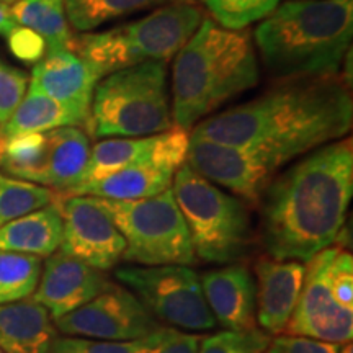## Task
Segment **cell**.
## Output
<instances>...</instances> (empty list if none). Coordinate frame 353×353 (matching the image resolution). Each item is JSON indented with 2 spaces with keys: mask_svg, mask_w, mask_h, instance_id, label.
<instances>
[{
  "mask_svg": "<svg viewBox=\"0 0 353 353\" xmlns=\"http://www.w3.org/2000/svg\"><path fill=\"white\" fill-rule=\"evenodd\" d=\"M353 196L352 141L311 151L276 175L259 203L260 241L268 257L306 262L334 245Z\"/></svg>",
  "mask_w": 353,
  "mask_h": 353,
  "instance_id": "6da1fadb",
  "label": "cell"
},
{
  "mask_svg": "<svg viewBox=\"0 0 353 353\" xmlns=\"http://www.w3.org/2000/svg\"><path fill=\"white\" fill-rule=\"evenodd\" d=\"M353 103L342 83L314 81L273 88L216 117L193 138L259 149L281 165L343 138L352 130Z\"/></svg>",
  "mask_w": 353,
  "mask_h": 353,
  "instance_id": "7a4b0ae2",
  "label": "cell"
},
{
  "mask_svg": "<svg viewBox=\"0 0 353 353\" xmlns=\"http://www.w3.org/2000/svg\"><path fill=\"white\" fill-rule=\"evenodd\" d=\"M353 0H290L255 30L265 65L280 77H329L350 52Z\"/></svg>",
  "mask_w": 353,
  "mask_h": 353,
  "instance_id": "3957f363",
  "label": "cell"
},
{
  "mask_svg": "<svg viewBox=\"0 0 353 353\" xmlns=\"http://www.w3.org/2000/svg\"><path fill=\"white\" fill-rule=\"evenodd\" d=\"M257 82L259 64L250 33L203 20L175 56L172 117L176 128L188 130Z\"/></svg>",
  "mask_w": 353,
  "mask_h": 353,
  "instance_id": "277c9868",
  "label": "cell"
},
{
  "mask_svg": "<svg viewBox=\"0 0 353 353\" xmlns=\"http://www.w3.org/2000/svg\"><path fill=\"white\" fill-rule=\"evenodd\" d=\"M203 21L195 3L175 0L132 23L74 38L70 51L100 79L143 63H167L187 44Z\"/></svg>",
  "mask_w": 353,
  "mask_h": 353,
  "instance_id": "5b68a950",
  "label": "cell"
},
{
  "mask_svg": "<svg viewBox=\"0 0 353 353\" xmlns=\"http://www.w3.org/2000/svg\"><path fill=\"white\" fill-rule=\"evenodd\" d=\"M170 128L165 63L131 65L97 83L87 128L95 138H143Z\"/></svg>",
  "mask_w": 353,
  "mask_h": 353,
  "instance_id": "8992f818",
  "label": "cell"
},
{
  "mask_svg": "<svg viewBox=\"0 0 353 353\" xmlns=\"http://www.w3.org/2000/svg\"><path fill=\"white\" fill-rule=\"evenodd\" d=\"M170 188L196 257L205 262L231 263L247 252L252 231L242 200L223 192L188 164L175 170Z\"/></svg>",
  "mask_w": 353,
  "mask_h": 353,
  "instance_id": "52a82bcc",
  "label": "cell"
},
{
  "mask_svg": "<svg viewBox=\"0 0 353 353\" xmlns=\"http://www.w3.org/2000/svg\"><path fill=\"white\" fill-rule=\"evenodd\" d=\"M95 200L126 242L121 260L141 267H188L196 262L188 228L172 188L143 200Z\"/></svg>",
  "mask_w": 353,
  "mask_h": 353,
  "instance_id": "ba28073f",
  "label": "cell"
},
{
  "mask_svg": "<svg viewBox=\"0 0 353 353\" xmlns=\"http://www.w3.org/2000/svg\"><path fill=\"white\" fill-rule=\"evenodd\" d=\"M117 278L156 317L179 330H210L216 325L200 276L183 265L123 267Z\"/></svg>",
  "mask_w": 353,
  "mask_h": 353,
  "instance_id": "9c48e42d",
  "label": "cell"
},
{
  "mask_svg": "<svg viewBox=\"0 0 353 353\" xmlns=\"http://www.w3.org/2000/svg\"><path fill=\"white\" fill-rule=\"evenodd\" d=\"M54 322L56 329L69 337L108 342L139 341L162 329L132 291L117 285Z\"/></svg>",
  "mask_w": 353,
  "mask_h": 353,
  "instance_id": "30bf717a",
  "label": "cell"
},
{
  "mask_svg": "<svg viewBox=\"0 0 353 353\" xmlns=\"http://www.w3.org/2000/svg\"><path fill=\"white\" fill-rule=\"evenodd\" d=\"M337 245L322 249L304 265L301 294L283 334L339 343L352 342L353 311L343 307L330 283L329 267Z\"/></svg>",
  "mask_w": 353,
  "mask_h": 353,
  "instance_id": "8fae6325",
  "label": "cell"
},
{
  "mask_svg": "<svg viewBox=\"0 0 353 353\" xmlns=\"http://www.w3.org/2000/svg\"><path fill=\"white\" fill-rule=\"evenodd\" d=\"M206 180L228 188L234 195L259 203L281 169L280 162L259 149L237 148L190 136L187 161Z\"/></svg>",
  "mask_w": 353,
  "mask_h": 353,
  "instance_id": "7c38bea8",
  "label": "cell"
},
{
  "mask_svg": "<svg viewBox=\"0 0 353 353\" xmlns=\"http://www.w3.org/2000/svg\"><path fill=\"white\" fill-rule=\"evenodd\" d=\"M56 203L63 216L61 252L101 272L120 262L126 242L94 196L64 195Z\"/></svg>",
  "mask_w": 353,
  "mask_h": 353,
  "instance_id": "4fadbf2b",
  "label": "cell"
},
{
  "mask_svg": "<svg viewBox=\"0 0 353 353\" xmlns=\"http://www.w3.org/2000/svg\"><path fill=\"white\" fill-rule=\"evenodd\" d=\"M188 145L190 134L182 128H170L164 132L143 138H110L100 141L90 149L85 170L74 188L97 182L103 176L130 167H159L175 174V170L187 161Z\"/></svg>",
  "mask_w": 353,
  "mask_h": 353,
  "instance_id": "5bb4252c",
  "label": "cell"
},
{
  "mask_svg": "<svg viewBox=\"0 0 353 353\" xmlns=\"http://www.w3.org/2000/svg\"><path fill=\"white\" fill-rule=\"evenodd\" d=\"M112 285L105 272L56 250L44 262L32 299L41 304L56 321L92 301Z\"/></svg>",
  "mask_w": 353,
  "mask_h": 353,
  "instance_id": "9a60e30c",
  "label": "cell"
},
{
  "mask_svg": "<svg viewBox=\"0 0 353 353\" xmlns=\"http://www.w3.org/2000/svg\"><path fill=\"white\" fill-rule=\"evenodd\" d=\"M99 81V74L76 52L48 51L34 64L30 83L76 113L88 128L90 105Z\"/></svg>",
  "mask_w": 353,
  "mask_h": 353,
  "instance_id": "2e32d148",
  "label": "cell"
},
{
  "mask_svg": "<svg viewBox=\"0 0 353 353\" xmlns=\"http://www.w3.org/2000/svg\"><path fill=\"white\" fill-rule=\"evenodd\" d=\"M211 314L226 330L249 332L257 329V291L249 268L242 263L210 270L200 278Z\"/></svg>",
  "mask_w": 353,
  "mask_h": 353,
  "instance_id": "e0dca14e",
  "label": "cell"
},
{
  "mask_svg": "<svg viewBox=\"0 0 353 353\" xmlns=\"http://www.w3.org/2000/svg\"><path fill=\"white\" fill-rule=\"evenodd\" d=\"M255 316L263 332L283 334L301 294L304 265L294 260L262 257L255 263Z\"/></svg>",
  "mask_w": 353,
  "mask_h": 353,
  "instance_id": "ac0fdd59",
  "label": "cell"
},
{
  "mask_svg": "<svg viewBox=\"0 0 353 353\" xmlns=\"http://www.w3.org/2000/svg\"><path fill=\"white\" fill-rule=\"evenodd\" d=\"M56 339L50 312L33 299L0 304V348L6 353H46Z\"/></svg>",
  "mask_w": 353,
  "mask_h": 353,
  "instance_id": "d6986e66",
  "label": "cell"
},
{
  "mask_svg": "<svg viewBox=\"0 0 353 353\" xmlns=\"http://www.w3.org/2000/svg\"><path fill=\"white\" fill-rule=\"evenodd\" d=\"M63 216L56 201L0 228V250L50 257L59 249Z\"/></svg>",
  "mask_w": 353,
  "mask_h": 353,
  "instance_id": "ffe728a7",
  "label": "cell"
},
{
  "mask_svg": "<svg viewBox=\"0 0 353 353\" xmlns=\"http://www.w3.org/2000/svg\"><path fill=\"white\" fill-rule=\"evenodd\" d=\"M174 172L159 167H130L110 174L97 182L70 190L65 195L95 196L107 200H143L172 187Z\"/></svg>",
  "mask_w": 353,
  "mask_h": 353,
  "instance_id": "44dd1931",
  "label": "cell"
},
{
  "mask_svg": "<svg viewBox=\"0 0 353 353\" xmlns=\"http://www.w3.org/2000/svg\"><path fill=\"white\" fill-rule=\"evenodd\" d=\"M50 159L48 183L61 193H68L81 180L90 157V139L76 126H64L46 132Z\"/></svg>",
  "mask_w": 353,
  "mask_h": 353,
  "instance_id": "7402d4cb",
  "label": "cell"
},
{
  "mask_svg": "<svg viewBox=\"0 0 353 353\" xmlns=\"http://www.w3.org/2000/svg\"><path fill=\"white\" fill-rule=\"evenodd\" d=\"M64 126L85 128V123L76 113L30 83L23 100L20 101L12 117L0 126V134L3 138H13L26 132H48Z\"/></svg>",
  "mask_w": 353,
  "mask_h": 353,
  "instance_id": "603a6c76",
  "label": "cell"
},
{
  "mask_svg": "<svg viewBox=\"0 0 353 353\" xmlns=\"http://www.w3.org/2000/svg\"><path fill=\"white\" fill-rule=\"evenodd\" d=\"M10 12L17 25L33 30L44 39L48 51H70L74 37L69 30L64 0H19Z\"/></svg>",
  "mask_w": 353,
  "mask_h": 353,
  "instance_id": "cb8c5ba5",
  "label": "cell"
},
{
  "mask_svg": "<svg viewBox=\"0 0 353 353\" xmlns=\"http://www.w3.org/2000/svg\"><path fill=\"white\" fill-rule=\"evenodd\" d=\"M48 159L50 148L46 132H26L6 138L0 167L8 176L46 187Z\"/></svg>",
  "mask_w": 353,
  "mask_h": 353,
  "instance_id": "d4e9b609",
  "label": "cell"
},
{
  "mask_svg": "<svg viewBox=\"0 0 353 353\" xmlns=\"http://www.w3.org/2000/svg\"><path fill=\"white\" fill-rule=\"evenodd\" d=\"M165 2L172 0H64V10L69 25L79 32H90L107 21Z\"/></svg>",
  "mask_w": 353,
  "mask_h": 353,
  "instance_id": "484cf974",
  "label": "cell"
},
{
  "mask_svg": "<svg viewBox=\"0 0 353 353\" xmlns=\"http://www.w3.org/2000/svg\"><path fill=\"white\" fill-rule=\"evenodd\" d=\"M41 259L0 250V304L28 299L41 276Z\"/></svg>",
  "mask_w": 353,
  "mask_h": 353,
  "instance_id": "4316f807",
  "label": "cell"
},
{
  "mask_svg": "<svg viewBox=\"0 0 353 353\" xmlns=\"http://www.w3.org/2000/svg\"><path fill=\"white\" fill-rule=\"evenodd\" d=\"M54 201L48 187L13 179L0 172V228Z\"/></svg>",
  "mask_w": 353,
  "mask_h": 353,
  "instance_id": "83f0119b",
  "label": "cell"
},
{
  "mask_svg": "<svg viewBox=\"0 0 353 353\" xmlns=\"http://www.w3.org/2000/svg\"><path fill=\"white\" fill-rule=\"evenodd\" d=\"M213 19L226 30L241 32L250 23L267 19L280 0H201Z\"/></svg>",
  "mask_w": 353,
  "mask_h": 353,
  "instance_id": "f1b7e54d",
  "label": "cell"
},
{
  "mask_svg": "<svg viewBox=\"0 0 353 353\" xmlns=\"http://www.w3.org/2000/svg\"><path fill=\"white\" fill-rule=\"evenodd\" d=\"M161 330L149 335V337L131 342L94 341V339L83 337H56L46 353H148L157 345L159 339H161Z\"/></svg>",
  "mask_w": 353,
  "mask_h": 353,
  "instance_id": "f546056e",
  "label": "cell"
},
{
  "mask_svg": "<svg viewBox=\"0 0 353 353\" xmlns=\"http://www.w3.org/2000/svg\"><path fill=\"white\" fill-rule=\"evenodd\" d=\"M268 342V334L259 329L249 332L223 330L203 339L196 353H263Z\"/></svg>",
  "mask_w": 353,
  "mask_h": 353,
  "instance_id": "4dcf8cb0",
  "label": "cell"
},
{
  "mask_svg": "<svg viewBox=\"0 0 353 353\" xmlns=\"http://www.w3.org/2000/svg\"><path fill=\"white\" fill-rule=\"evenodd\" d=\"M28 88V76L0 59V126L15 112Z\"/></svg>",
  "mask_w": 353,
  "mask_h": 353,
  "instance_id": "1f68e13d",
  "label": "cell"
},
{
  "mask_svg": "<svg viewBox=\"0 0 353 353\" xmlns=\"http://www.w3.org/2000/svg\"><path fill=\"white\" fill-rule=\"evenodd\" d=\"M339 343L317 341V339L303 337V335L278 334L270 339L263 353H339Z\"/></svg>",
  "mask_w": 353,
  "mask_h": 353,
  "instance_id": "d6a6232c",
  "label": "cell"
},
{
  "mask_svg": "<svg viewBox=\"0 0 353 353\" xmlns=\"http://www.w3.org/2000/svg\"><path fill=\"white\" fill-rule=\"evenodd\" d=\"M10 51L19 57L20 61L28 64H37L46 54L48 46L44 39L26 26L17 25L10 33L7 34Z\"/></svg>",
  "mask_w": 353,
  "mask_h": 353,
  "instance_id": "836d02e7",
  "label": "cell"
},
{
  "mask_svg": "<svg viewBox=\"0 0 353 353\" xmlns=\"http://www.w3.org/2000/svg\"><path fill=\"white\" fill-rule=\"evenodd\" d=\"M201 337L183 330L162 329L157 345L149 353H196Z\"/></svg>",
  "mask_w": 353,
  "mask_h": 353,
  "instance_id": "e575fe53",
  "label": "cell"
},
{
  "mask_svg": "<svg viewBox=\"0 0 353 353\" xmlns=\"http://www.w3.org/2000/svg\"><path fill=\"white\" fill-rule=\"evenodd\" d=\"M15 26H17V21L13 20L10 7H8L7 3L0 2V34H6L7 37Z\"/></svg>",
  "mask_w": 353,
  "mask_h": 353,
  "instance_id": "d590c367",
  "label": "cell"
},
{
  "mask_svg": "<svg viewBox=\"0 0 353 353\" xmlns=\"http://www.w3.org/2000/svg\"><path fill=\"white\" fill-rule=\"evenodd\" d=\"M339 353H353L352 342H348V343H343V347H341V352H339Z\"/></svg>",
  "mask_w": 353,
  "mask_h": 353,
  "instance_id": "8d00e7d4",
  "label": "cell"
},
{
  "mask_svg": "<svg viewBox=\"0 0 353 353\" xmlns=\"http://www.w3.org/2000/svg\"><path fill=\"white\" fill-rule=\"evenodd\" d=\"M3 143H6V138L0 134V156H2V149H3Z\"/></svg>",
  "mask_w": 353,
  "mask_h": 353,
  "instance_id": "74e56055",
  "label": "cell"
},
{
  "mask_svg": "<svg viewBox=\"0 0 353 353\" xmlns=\"http://www.w3.org/2000/svg\"><path fill=\"white\" fill-rule=\"evenodd\" d=\"M0 2H3V3H12V2H19V0H0Z\"/></svg>",
  "mask_w": 353,
  "mask_h": 353,
  "instance_id": "f35d334b",
  "label": "cell"
},
{
  "mask_svg": "<svg viewBox=\"0 0 353 353\" xmlns=\"http://www.w3.org/2000/svg\"><path fill=\"white\" fill-rule=\"evenodd\" d=\"M0 353H6V352H3V350H2V348H0Z\"/></svg>",
  "mask_w": 353,
  "mask_h": 353,
  "instance_id": "ab89813d",
  "label": "cell"
},
{
  "mask_svg": "<svg viewBox=\"0 0 353 353\" xmlns=\"http://www.w3.org/2000/svg\"><path fill=\"white\" fill-rule=\"evenodd\" d=\"M149 352H151V350H149ZM149 352H148V353H149Z\"/></svg>",
  "mask_w": 353,
  "mask_h": 353,
  "instance_id": "60d3db41",
  "label": "cell"
}]
</instances>
